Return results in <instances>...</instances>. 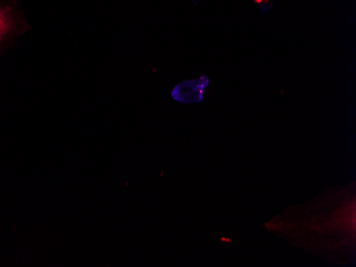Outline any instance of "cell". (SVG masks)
<instances>
[{"instance_id": "obj_3", "label": "cell", "mask_w": 356, "mask_h": 267, "mask_svg": "<svg viewBox=\"0 0 356 267\" xmlns=\"http://www.w3.org/2000/svg\"><path fill=\"white\" fill-rule=\"evenodd\" d=\"M255 5L261 6L264 3V0H253Z\"/></svg>"}, {"instance_id": "obj_1", "label": "cell", "mask_w": 356, "mask_h": 267, "mask_svg": "<svg viewBox=\"0 0 356 267\" xmlns=\"http://www.w3.org/2000/svg\"><path fill=\"white\" fill-rule=\"evenodd\" d=\"M32 29L19 0H0V57Z\"/></svg>"}, {"instance_id": "obj_2", "label": "cell", "mask_w": 356, "mask_h": 267, "mask_svg": "<svg viewBox=\"0 0 356 267\" xmlns=\"http://www.w3.org/2000/svg\"><path fill=\"white\" fill-rule=\"evenodd\" d=\"M259 7H261L263 13H267L268 11H270L273 8V3L270 0H264V3Z\"/></svg>"}]
</instances>
